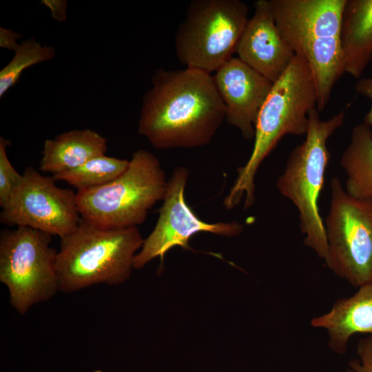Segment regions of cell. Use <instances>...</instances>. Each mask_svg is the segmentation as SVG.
I'll use <instances>...</instances> for the list:
<instances>
[{
    "instance_id": "obj_1",
    "label": "cell",
    "mask_w": 372,
    "mask_h": 372,
    "mask_svg": "<svg viewBox=\"0 0 372 372\" xmlns=\"http://www.w3.org/2000/svg\"><path fill=\"white\" fill-rule=\"evenodd\" d=\"M143 98L138 133L156 149L207 145L225 119L212 74L186 68L158 69Z\"/></svg>"
},
{
    "instance_id": "obj_2",
    "label": "cell",
    "mask_w": 372,
    "mask_h": 372,
    "mask_svg": "<svg viewBox=\"0 0 372 372\" xmlns=\"http://www.w3.org/2000/svg\"><path fill=\"white\" fill-rule=\"evenodd\" d=\"M317 90L310 68L296 54L283 74L273 83L259 112L251 154L236 169L237 176L223 201L231 209L244 198V209L255 202V177L265 158L286 135H305L309 113L316 107Z\"/></svg>"
},
{
    "instance_id": "obj_3",
    "label": "cell",
    "mask_w": 372,
    "mask_h": 372,
    "mask_svg": "<svg viewBox=\"0 0 372 372\" xmlns=\"http://www.w3.org/2000/svg\"><path fill=\"white\" fill-rule=\"evenodd\" d=\"M269 1L284 39L310 68L321 112L344 73L340 33L347 0Z\"/></svg>"
},
{
    "instance_id": "obj_4",
    "label": "cell",
    "mask_w": 372,
    "mask_h": 372,
    "mask_svg": "<svg viewBox=\"0 0 372 372\" xmlns=\"http://www.w3.org/2000/svg\"><path fill=\"white\" fill-rule=\"evenodd\" d=\"M143 241L137 227L105 228L81 218L76 228L61 239L56 262L59 291L70 293L96 285L124 282L134 269Z\"/></svg>"
},
{
    "instance_id": "obj_5",
    "label": "cell",
    "mask_w": 372,
    "mask_h": 372,
    "mask_svg": "<svg viewBox=\"0 0 372 372\" xmlns=\"http://www.w3.org/2000/svg\"><path fill=\"white\" fill-rule=\"evenodd\" d=\"M344 116L342 111L324 121L317 107L312 109L309 113L305 138L292 149L276 182L280 194L298 211L304 245L324 260L327 256L328 245L318 201L331 159L327 143L342 125Z\"/></svg>"
},
{
    "instance_id": "obj_6",
    "label": "cell",
    "mask_w": 372,
    "mask_h": 372,
    "mask_svg": "<svg viewBox=\"0 0 372 372\" xmlns=\"http://www.w3.org/2000/svg\"><path fill=\"white\" fill-rule=\"evenodd\" d=\"M129 161L127 169L112 182L76 192L82 219L110 229L137 227L164 199L168 180L158 158L141 149Z\"/></svg>"
},
{
    "instance_id": "obj_7",
    "label": "cell",
    "mask_w": 372,
    "mask_h": 372,
    "mask_svg": "<svg viewBox=\"0 0 372 372\" xmlns=\"http://www.w3.org/2000/svg\"><path fill=\"white\" fill-rule=\"evenodd\" d=\"M240 0H194L174 38L175 51L186 68L211 74L230 60L247 18Z\"/></svg>"
},
{
    "instance_id": "obj_8",
    "label": "cell",
    "mask_w": 372,
    "mask_h": 372,
    "mask_svg": "<svg viewBox=\"0 0 372 372\" xmlns=\"http://www.w3.org/2000/svg\"><path fill=\"white\" fill-rule=\"evenodd\" d=\"M51 242V235L28 227L1 231L0 282L7 287L11 306L21 315L59 291L58 251Z\"/></svg>"
},
{
    "instance_id": "obj_9",
    "label": "cell",
    "mask_w": 372,
    "mask_h": 372,
    "mask_svg": "<svg viewBox=\"0 0 372 372\" xmlns=\"http://www.w3.org/2000/svg\"><path fill=\"white\" fill-rule=\"evenodd\" d=\"M330 187L324 262L336 276L358 288L372 282V198L351 196L337 177L331 178Z\"/></svg>"
},
{
    "instance_id": "obj_10",
    "label": "cell",
    "mask_w": 372,
    "mask_h": 372,
    "mask_svg": "<svg viewBox=\"0 0 372 372\" xmlns=\"http://www.w3.org/2000/svg\"><path fill=\"white\" fill-rule=\"evenodd\" d=\"M55 181L32 167H26L20 186L2 209L1 223L31 227L61 239L72 233L81 218L76 193L59 187Z\"/></svg>"
},
{
    "instance_id": "obj_11",
    "label": "cell",
    "mask_w": 372,
    "mask_h": 372,
    "mask_svg": "<svg viewBox=\"0 0 372 372\" xmlns=\"http://www.w3.org/2000/svg\"><path fill=\"white\" fill-rule=\"evenodd\" d=\"M188 177L187 168L174 169L155 227L135 257L134 269H141L157 257L163 262L166 253L173 247L189 249V239L199 232L225 237L238 236L242 232L244 225L239 222L209 223L196 216L185 200Z\"/></svg>"
},
{
    "instance_id": "obj_12",
    "label": "cell",
    "mask_w": 372,
    "mask_h": 372,
    "mask_svg": "<svg viewBox=\"0 0 372 372\" xmlns=\"http://www.w3.org/2000/svg\"><path fill=\"white\" fill-rule=\"evenodd\" d=\"M212 76L227 123L245 139L254 138L257 118L273 83L238 57H232Z\"/></svg>"
},
{
    "instance_id": "obj_13",
    "label": "cell",
    "mask_w": 372,
    "mask_h": 372,
    "mask_svg": "<svg viewBox=\"0 0 372 372\" xmlns=\"http://www.w3.org/2000/svg\"><path fill=\"white\" fill-rule=\"evenodd\" d=\"M238 58L273 83L287 70L296 54L277 26L269 0L254 3L237 45Z\"/></svg>"
},
{
    "instance_id": "obj_14",
    "label": "cell",
    "mask_w": 372,
    "mask_h": 372,
    "mask_svg": "<svg viewBox=\"0 0 372 372\" xmlns=\"http://www.w3.org/2000/svg\"><path fill=\"white\" fill-rule=\"evenodd\" d=\"M311 325L325 329L329 347L344 354L353 335H372V282L358 287L353 295L338 300L329 311L313 318Z\"/></svg>"
},
{
    "instance_id": "obj_15",
    "label": "cell",
    "mask_w": 372,
    "mask_h": 372,
    "mask_svg": "<svg viewBox=\"0 0 372 372\" xmlns=\"http://www.w3.org/2000/svg\"><path fill=\"white\" fill-rule=\"evenodd\" d=\"M107 149V139L94 130L65 132L45 141L39 169L53 175L65 172L105 154Z\"/></svg>"
},
{
    "instance_id": "obj_16",
    "label": "cell",
    "mask_w": 372,
    "mask_h": 372,
    "mask_svg": "<svg viewBox=\"0 0 372 372\" xmlns=\"http://www.w3.org/2000/svg\"><path fill=\"white\" fill-rule=\"evenodd\" d=\"M340 39L344 71L359 79L372 59V0H347Z\"/></svg>"
},
{
    "instance_id": "obj_17",
    "label": "cell",
    "mask_w": 372,
    "mask_h": 372,
    "mask_svg": "<svg viewBox=\"0 0 372 372\" xmlns=\"http://www.w3.org/2000/svg\"><path fill=\"white\" fill-rule=\"evenodd\" d=\"M340 163L347 175V193L356 198H372V137L364 123L352 129Z\"/></svg>"
},
{
    "instance_id": "obj_18",
    "label": "cell",
    "mask_w": 372,
    "mask_h": 372,
    "mask_svg": "<svg viewBox=\"0 0 372 372\" xmlns=\"http://www.w3.org/2000/svg\"><path fill=\"white\" fill-rule=\"evenodd\" d=\"M129 161L105 154L92 158L83 165L53 175L55 180L66 182L77 191L105 185L120 176L128 167Z\"/></svg>"
},
{
    "instance_id": "obj_19",
    "label": "cell",
    "mask_w": 372,
    "mask_h": 372,
    "mask_svg": "<svg viewBox=\"0 0 372 372\" xmlns=\"http://www.w3.org/2000/svg\"><path fill=\"white\" fill-rule=\"evenodd\" d=\"M10 61L0 71V97L13 87L27 68L54 59L55 50L43 45L34 38L19 44Z\"/></svg>"
},
{
    "instance_id": "obj_20",
    "label": "cell",
    "mask_w": 372,
    "mask_h": 372,
    "mask_svg": "<svg viewBox=\"0 0 372 372\" xmlns=\"http://www.w3.org/2000/svg\"><path fill=\"white\" fill-rule=\"evenodd\" d=\"M10 141L0 136V206L3 209L20 186L23 174L12 166L7 154Z\"/></svg>"
},
{
    "instance_id": "obj_21",
    "label": "cell",
    "mask_w": 372,
    "mask_h": 372,
    "mask_svg": "<svg viewBox=\"0 0 372 372\" xmlns=\"http://www.w3.org/2000/svg\"><path fill=\"white\" fill-rule=\"evenodd\" d=\"M346 372H372V335L358 341L356 356L349 362Z\"/></svg>"
},
{
    "instance_id": "obj_22",
    "label": "cell",
    "mask_w": 372,
    "mask_h": 372,
    "mask_svg": "<svg viewBox=\"0 0 372 372\" xmlns=\"http://www.w3.org/2000/svg\"><path fill=\"white\" fill-rule=\"evenodd\" d=\"M355 89L356 92L370 99L372 101V77L359 79L355 83ZM363 123L370 128L372 137V103L370 110L364 118Z\"/></svg>"
},
{
    "instance_id": "obj_23",
    "label": "cell",
    "mask_w": 372,
    "mask_h": 372,
    "mask_svg": "<svg viewBox=\"0 0 372 372\" xmlns=\"http://www.w3.org/2000/svg\"><path fill=\"white\" fill-rule=\"evenodd\" d=\"M42 3L49 8L52 17L59 21L66 19L67 1L62 0H44Z\"/></svg>"
},
{
    "instance_id": "obj_24",
    "label": "cell",
    "mask_w": 372,
    "mask_h": 372,
    "mask_svg": "<svg viewBox=\"0 0 372 372\" xmlns=\"http://www.w3.org/2000/svg\"><path fill=\"white\" fill-rule=\"evenodd\" d=\"M19 33L5 28H0L1 48L14 51L19 46L17 40L20 38Z\"/></svg>"
},
{
    "instance_id": "obj_25",
    "label": "cell",
    "mask_w": 372,
    "mask_h": 372,
    "mask_svg": "<svg viewBox=\"0 0 372 372\" xmlns=\"http://www.w3.org/2000/svg\"><path fill=\"white\" fill-rule=\"evenodd\" d=\"M93 372H104V371H101V370H99V369H98V370H95V371H94Z\"/></svg>"
}]
</instances>
